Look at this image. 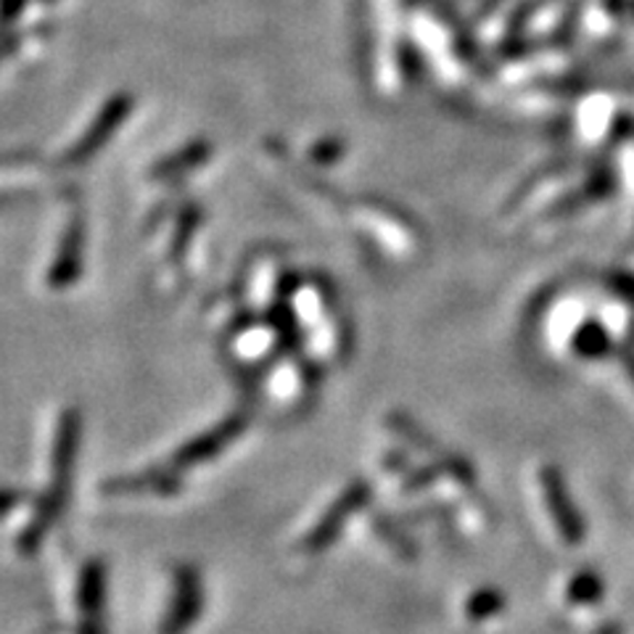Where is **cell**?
<instances>
[{
  "label": "cell",
  "mask_w": 634,
  "mask_h": 634,
  "mask_svg": "<svg viewBox=\"0 0 634 634\" xmlns=\"http://www.w3.org/2000/svg\"><path fill=\"white\" fill-rule=\"evenodd\" d=\"M365 499V486L359 484V490L355 486V490H350L344 495V499L342 503H336L331 507L329 511V516H325L323 520H320V526H315V531L310 534V537H307V547H310V550H315V547H323V545H329L333 537H336V531L342 529V524L346 518H350V513L355 511V507L363 503Z\"/></svg>",
  "instance_id": "obj_4"
},
{
  "label": "cell",
  "mask_w": 634,
  "mask_h": 634,
  "mask_svg": "<svg viewBox=\"0 0 634 634\" xmlns=\"http://www.w3.org/2000/svg\"><path fill=\"white\" fill-rule=\"evenodd\" d=\"M310 391V380H307L304 370L293 363H280L272 368L270 380H267V394H270L272 405L297 407Z\"/></svg>",
  "instance_id": "obj_3"
},
{
  "label": "cell",
  "mask_w": 634,
  "mask_h": 634,
  "mask_svg": "<svg viewBox=\"0 0 634 634\" xmlns=\"http://www.w3.org/2000/svg\"><path fill=\"white\" fill-rule=\"evenodd\" d=\"M198 605H202V590H198L196 577L189 571H183L178 577L175 603H172L170 613H166L162 634H180L185 626L193 624V619L198 616Z\"/></svg>",
  "instance_id": "obj_2"
},
{
  "label": "cell",
  "mask_w": 634,
  "mask_h": 634,
  "mask_svg": "<svg viewBox=\"0 0 634 634\" xmlns=\"http://www.w3.org/2000/svg\"><path fill=\"white\" fill-rule=\"evenodd\" d=\"M600 592H603V587H600L595 573H579V577H573L569 584V603H577V605L598 603Z\"/></svg>",
  "instance_id": "obj_6"
},
{
  "label": "cell",
  "mask_w": 634,
  "mask_h": 634,
  "mask_svg": "<svg viewBox=\"0 0 634 634\" xmlns=\"http://www.w3.org/2000/svg\"><path fill=\"white\" fill-rule=\"evenodd\" d=\"M499 609H503V598H499L495 590H482L479 595H473L469 600V605H465L469 616L476 619V622H484V619L495 616Z\"/></svg>",
  "instance_id": "obj_7"
},
{
  "label": "cell",
  "mask_w": 634,
  "mask_h": 634,
  "mask_svg": "<svg viewBox=\"0 0 634 634\" xmlns=\"http://www.w3.org/2000/svg\"><path fill=\"white\" fill-rule=\"evenodd\" d=\"M542 492L547 499V511L552 513V520H556L558 531L563 534L566 542H571V545L582 542V537H584L582 518L577 516L573 503L569 499V492H566L563 482H560V476L552 469H547L542 473Z\"/></svg>",
  "instance_id": "obj_1"
},
{
  "label": "cell",
  "mask_w": 634,
  "mask_h": 634,
  "mask_svg": "<svg viewBox=\"0 0 634 634\" xmlns=\"http://www.w3.org/2000/svg\"><path fill=\"white\" fill-rule=\"evenodd\" d=\"M278 344V331H272L270 325H249L233 339V355L238 363H257L270 355Z\"/></svg>",
  "instance_id": "obj_5"
},
{
  "label": "cell",
  "mask_w": 634,
  "mask_h": 634,
  "mask_svg": "<svg viewBox=\"0 0 634 634\" xmlns=\"http://www.w3.org/2000/svg\"><path fill=\"white\" fill-rule=\"evenodd\" d=\"M600 634H622V630H619V626H605V630Z\"/></svg>",
  "instance_id": "obj_8"
}]
</instances>
